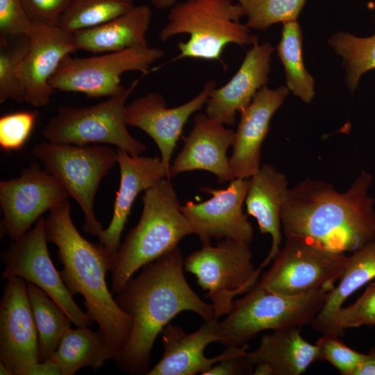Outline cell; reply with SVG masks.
<instances>
[{"instance_id": "obj_1", "label": "cell", "mask_w": 375, "mask_h": 375, "mask_svg": "<svg viewBox=\"0 0 375 375\" xmlns=\"http://www.w3.org/2000/svg\"><path fill=\"white\" fill-rule=\"evenodd\" d=\"M141 269L115 297L132 323L128 338L114 361L119 370L133 375L147 374L156 338L177 315L190 311L204 321L215 317L212 304L188 284L178 246Z\"/></svg>"}, {"instance_id": "obj_2", "label": "cell", "mask_w": 375, "mask_h": 375, "mask_svg": "<svg viewBox=\"0 0 375 375\" xmlns=\"http://www.w3.org/2000/svg\"><path fill=\"white\" fill-rule=\"evenodd\" d=\"M372 181L362 172L344 192L317 180L289 188L281 216L285 238L335 253L360 249L375 239Z\"/></svg>"}, {"instance_id": "obj_3", "label": "cell", "mask_w": 375, "mask_h": 375, "mask_svg": "<svg viewBox=\"0 0 375 375\" xmlns=\"http://www.w3.org/2000/svg\"><path fill=\"white\" fill-rule=\"evenodd\" d=\"M70 208L67 199L49 210L45 219L47 240L58 248V260L62 265L60 273L68 290L72 296L83 297L86 312L117 353L128 338L132 321L117 305L106 281L112 258L101 242H91L81 235Z\"/></svg>"}, {"instance_id": "obj_4", "label": "cell", "mask_w": 375, "mask_h": 375, "mask_svg": "<svg viewBox=\"0 0 375 375\" xmlns=\"http://www.w3.org/2000/svg\"><path fill=\"white\" fill-rule=\"evenodd\" d=\"M137 225L128 233L112 258V293L122 290L143 266L178 247L194 230L180 209L177 193L165 178L144 192Z\"/></svg>"}, {"instance_id": "obj_5", "label": "cell", "mask_w": 375, "mask_h": 375, "mask_svg": "<svg viewBox=\"0 0 375 375\" xmlns=\"http://www.w3.org/2000/svg\"><path fill=\"white\" fill-rule=\"evenodd\" d=\"M244 15L239 3L232 0H185L170 8L167 22L159 33L166 42L170 38L188 33L190 38L180 42L176 59L191 58L220 60L224 47L230 43L243 46L258 39L249 33L247 24L240 23Z\"/></svg>"}, {"instance_id": "obj_6", "label": "cell", "mask_w": 375, "mask_h": 375, "mask_svg": "<svg viewBox=\"0 0 375 375\" xmlns=\"http://www.w3.org/2000/svg\"><path fill=\"white\" fill-rule=\"evenodd\" d=\"M331 290L321 289L298 295L263 288L258 281L238 300L217 326V342L227 347L247 344L260 332L311 324Z\"/></svg>"}, {"instance_id": "obj_7", "label": "cell", "mask_w": 375, "mask_h": 375, "mask_svg": "<svg viewBox=\"0 0 375 375\" xmlns=\"http://www.w3.org/2000/svg\"><path fill=\"white\" fill-rule=\"evenodd\" d=\"M138 83L135 80L122 93L88 107L59 108L45 126L44 137L56 143L110 144L131 156L141 155L146 146L129 133L126 122V101Z\"/></svg>"}, {"instance_id": "obj_8", "label": "cell", "mask_w": 375, "mask_h": 375, "mask_svg": "<svg viewBox=\"0 0 375 375\" xmlns=\"http://www.w3.org/2000/svg\"><path fill=\"white\" fill-rule=\"evenodd\" d=\"M33 153L81 208L85 217L83 230L98 236L103 228L95 217L94 197L101 180L117 162V151L95 144L77 145L47 141L36 144Z\"/></svg>"}, {"instance_id": "obj_9", "label": "cell", "mask_w": 375, "mask_h": 375, "mask_svg": "<svg viewBox=\"0 0 375 375\" xmlns=\"http://www.w3.org/2000/svg\"><path fill=\"white\" fill-rule=\"evenodd\" d=\"M249 244L223 239L215 247L202 245L184 260L185 270L194 274L199 285L207 291L217 319L230 312L238 295L258 281L262 269L253 265Z\"/></svg>"}, {"instance_id": "obj_10", "label": "cell", "mask_w": 375, "mask_h": 375, "mask_svg": "<svg viewBox=\"0 0 375 375\" xmlns=\"http://www.w3.org/2000/svg\"><path fill=\"white\" fill-rule=\"evenodd\" d=\"M165 55L156 47L131 48L91 57L67 56L49 83L56 91L83 93L89 98L112 97L126 88L121 76L126 72L148 74L151 65Z\"/></svg>"}, {"instance_id": "obj_11", "label": "cell", "mask_w": 375, "mask_h": 375, "mask_svg": "<svg viewBox=\"0 0 375 375\" xmlns=\"http://www.w3.org/2000/svg\"><path fill=\"white\" fill-rule=\"evenodd\" d=\"M349 256L286 238L272 267L259 284L265 289L298 295L321 289L331 290L342 275Z\"/></svg>"}, {"instance_id": "obj_12", "label": "cell", "mask_w": 375, "mask_h": 375, "mask_svg": "<svg viewBox=\"0 0 375 375\" xmlns=\"http://www.w3.org/2000/svg\"><path fill=\"white\" fill-rule=\"evenodd\" d=\"M45 219L40 217L33 228L19 239L12 241L1 253L5 265L2 278L19 276L45 292L68 315L76 326H89L93 319L76 303L56 269L49 253Z\"/></svg>"}, {"instance_id": "obj_13", "label": "cell", "mask_w": 375, "mask_h": 375, "mask_svg": "<svg viewBox=\"0 0 375 375\" xmlns=\"http://www.w3.org/2000/svg\"><path fill=\"white\" fill-rule=\"evenodd\" d=\"M69 197L63 185L36 163L23 169L17 178L1 181V238L19 239L44 212Z\"/></svg>"}, {"instance_id": "obj_14", "label": "cell", "mask_w": 375, "mask_h": 375, "mask_svg": "<svg viewBox=\"0 0 375 375\" xmlns=\"http://www.w3.org/2000/svg\"><path fill=\"white\" fill-rule=\"evenodd\" d=\"M249 185V178H234L224 189L202 187L212 197L201 203L187 201L180 209L192 224L202 245L212 239H232L250 244L253 226L243 211Z\"/></svg>"}, {"instance_id": "obj_15", "label": "cell", "mask_w": 375, "mask_h": 375, "mask_svg": "<svg viewBox=\"0 0 375 375\" xmlns=\"http://www.w3.org/2000/svg\"><path fill=\"white\" fill-rule=\"evenodd\" d=\"M39 361L38 334L27 284L22 277L6 279L0 303V362L14 375H29Z\"/></svg>"}, {"instance_id": "obj_16", "label": "cell", "mask_w": 375, "mask_h": 375, "mask_svg": "<svg viewBox=\"0 0 375 375\" xmlns=\"http://www.w3.org/2000/svg\"><path fill=\"white\" fill-rule=\"evenodd\" d=\"M215 88V81L208 80L197 96L174 108H167L163 96L156 92H149L126 105L127 125L140 128L153 140L169 173L172 156L185 124L206 103Z\"/></svg>"}, {"instance_id": "obj_17", "label": "cell", "mask_w": 375, "mask_h": 375, "mask_svg": "<svg viewBox=\"0 0 375 375\" xmlns=\"http://www.w3.org/2000/svg\"><path fill=\"white\" fill-rule=\"evenodd\" d=\"M30 48L17 72L24 92L25 103L44 107L55 90L49 81L62 60L76 50L72 33L59 26L35 25Z\"/></svg>"}, {"instance_id": "obj_18", "label": "cell", "mask_w": 375, "mask_h": 375, "mask_svg": "<svg viewBox=\"0 0 375 375\" xmlns=\"http://www.w3.org/2000/svg\"><path fill=\"white\" fill-rule=\"evenodd\" d=\"M217 323L218 319L213 317L191 333H185L178 325L167 324L162 331V356L147 375H203L212 366L238 353L247 345L227 347L220 354L206 357V347L217 342Z\"/></svg>"}, {"instance_id": "obj_19", "label": "cell", "mask_w": 375, "mask_h": 375, "mask_svg": "<svg viewBox=\"0 0 375 375\" xmlns=\"http://www.w3.org/2000/svg\"><path fill=\"white\" fill-rule=\"evenodd\" d=\"M193 123L184 138L183 149L171 165V178L185 172L203 170L215 174L220 184L234 179L227 151L233 144L235 132L206 113L196 114Z\"/></svg>"}, {"instance_id": "obj_20", "label": "cell", "mask_w": 375, "mask_h": 375, "mask_svg": "<svg viewBox=\"0 0 375 375\" xmlns=\"http://www.w3.org/2000/svg\"><path fill=\"white\" fill-rule=\"evenodd\" d=\"M116 151L120 172L119 187L113 204L111 221L97 236L112 258L120 246L122 233L138 195L162 179L171 178L169 170L158 156H131L119 148Z\"/></svg>"}, {"instance_id": "obj_21", "label": "cell", "mask_w": 375, "mask_h": 375, "mask_svg": "<svg viewBox=\"0 0 375 375\" xmlns=\"http://www.w3.org/2000/svg\"><path fill=\"white\" fill-rule=\"evenodd\" d=\"M289 94L286 86L271 90L260 89L250 104L240 112V119L229 158L233 178H249L261 165V147L271 119Z\"/></svg>"}, {"instance_id": "obj_22", "label": "cell", "mask_w": 375, "mask_h": 375, "mask_svg": "<svg viewBox=\"0 0 375 375\" xmlns=\"http://www.w3.org/2000/svg\"><path fill=\"white\" fill-rule=\"evenodd\" d=\"M252 45L232 78L215 88L206 101V113L224 124L233 125L236 113L243 111L268 82L274 48L268 42L259 44L258 39Z\"/></svg>"}, {"instance_id": "obj_23", "label": "cell", "mask_w": 375, "mask_h": 375, "mask_svg": "<svg viewBox=\"0 0 375 375\" xmlns=\"http://www.w3.org/2000/svg\"><path fill=\"white\" fill-rule=\"evenodd\" d=\"M299 327L272 331L262 336L259 346L249 351L253 375H300L319 360L316 344L306 341Z\"/></svg>"}, {"instance_id": "obj_24", "label": "cell", "mask_w": 375, "mask_h": 375, "mask_svg": "<svg viewBox=\"0 0 375 375\" xmlns=\"http://www.w3.org/2000/svg\"><path fill=\"white\" fill-rule=\"evenodd\" d=\"M288 189L285 175L269 164L261 165L249 178L244 201L247 212L256 219L260 232L272 238L269 251L259 266L261 269L274 260L281 249V216Z\"/></svg>"}, {"instance_id": "obj_25", "label": "cell", "mask_w": 375, "mask_h": 375, "mask_svg": "<svg viewBox=\"0 0 375 375\" xmlns=\"http://www.w3.org/2000/svg\"><path fill=\"white\" fill-rule=\"evenodd\" d=\"M151 17L149 6H135L110 22L72 33L74 47L93 53L148 47L146 33Z\"/></svg>"}, {"instance_id": "obj_26", "label": "cell", "mask_w": 375, "mask_h": 375, "mask_svg": "<svg viewBox=\"0 0 375 375\" xmlns=\"http://www.w3.org/2000/svg\"><path fill=\"white\" fill-rule=\"evenodd\" d=\"M375 278V239L352 253L338 283L328 292L325 303L311 323L322 335L342 336L335 316L343 303L355 292Z\"/></svg>"}, {"instance_id": "obj_27", "label": "cell", "mask_w": 375, "mask_h": 375, "mask_svg": "<svg viewBox=\"0 0 375 375\" xmlns=\"http://www.w3.org/2000/svg\"><path fill=\"white\" fill-rule=\"evenodd\" d=\"M116 355L117 351L99 331L77 326L63 335L49 360L57 366L60 375H74L83 367L97 371Z\"/></svg>"}, {"instance_id": "obj_28", "label": "cell", "mask_w": 375, "mask_h": 375, "mask_svg": "<svg viewBox=\"0 0 375 375\" xmlns=\"http://www.w3.org/2000/svg\"><path fill=\"white\" fill-rule=\"evenodd\" d=\"M27 291L38 334L40 359L45 361L50 359L72 322L42 289L27 283Z\"/></svg>"}, {"instance_id": "obj_29", "label": "cell", "mask_w": 375, "mask_h": 375, "mask_svg": "<svg viewBox=\"0 0 375 375\" xmlns=\"http://www.w3.org/2000/svg\"><path fill=\"white\" fill-rule=\"evenodd\" d=\"M276 51L285 69L288 90L303 102H311L315 96L314 80L303 63L302 33L297 21L283 23Z\"/></svg>"}, {"instance_id": "obj_30", "label": "cell", "mask_w": 375, "mask_h": 375, "mask_svg": "<svg viewBox=\"0 0 375 375\" xmlns=\"http://www.w3.org/2000/svg\"><path fill=\"white\" fill-rule=\"evenodd\" d=\"M134 6V0H73L58 26L72 33L110 22Z\"/></svg>"}, {"instance_id": "obj_31", "label": "cell", "mask_w": 375, "mask_h": 375, "mask_svg": "<svg viewBox=\"0 0 375 375\" xmlns=\"http://www.w3.org/2000/svg\"><path fill=\"white\" fill-rule=\"evenodd\" d=\"M328 43L343 58L347 83L352 93L363 74L375 69V34L359 38L347 33H337L331 37Z\"/></svg>"}, {"instance_id": "obj_32", "label": "cell", "mask_w": 375, "mask_h": 375, "mask_svg": "<svg viewBox=\"0 0 375 375\" xmlns=\"http://www.w3.org/2000/svg\"><path fill=\"white\" fill-rule=\"evenodd\" d=\"M31 45L29 35L0 38V103L13 100L25 102L17 69Z\"/></svg>"}, {"instance_id": "obj_33", "label": "cell", "mask_w": 375, "mask_h": 375, "mask_svg": "<svg viewBox=\"0 0 375 375\" xmlns=\"http://www.w3.org/2000/svg\"><path fill=\"white\" fill-rule=\"evenodd\" d=\"M250 28L265 30L278 22L297 21L306 0H238Z\"/></svg>"}, {"instance_id": "obj_34", "label": "cell", "mask_w": 375, "mask_h": 375, "mask_svg": "<svg viewBox=\"0 0 375 375\" xmlns=\"http://www.w3.org/2000/svg\"><path fill=\"white\" fill-rule=\"evenodd\" d=\"M37 111H19L0 118V147L6 152L21 149L31 134Z\"/></svg>"}, {"instance_id": "obj_35", "label": "cell", "mask_w": 375, "mask_h": 375, "mask_svg": "<svg viewBox=\"0 0 375 375\" xmlns=\"http://www.w3.org/2000/svg\"><path fill=\"white\" fill-rule=\"evenodd\" d=\"M335 324L342 335L347 328L375 326V281L369 283L353 303L340 308L335 316Z\"/></svg>"}, {"instance_id": "obj_36", "label": "cell", "mask_w": 375, "mask_h": 375, "mask_svg": "<svg viewBox=\"0 0 375 375\" xmlns=\"http://www.w3.org/2000/svg\"><path fill=\"white\" fill-rule=\"evenodd\" d=\"M315 344L319 360L328 362L342 375H355L364 353L347 346L338 337L322 335Z\"/></svg>"}, {"instance_id": "obj_37", "label": "cell", "mask_w": 375, "mask_h": 375, "mask_svg": "<svg viewBox=\"0 0 375 375\" xmlns=\"http://www.w3.org/2000/svg\"><path fill=\"white\" fill-rule=\"evenodd\" d=\"M34 28L21 0H0V38L30 36Z\"/></svg>"}, {"instance_id": "obj_38", "label": "cell", "mask_w": 375, "mask_h": 375, "mask_svg": "<svg viewBox=\"0 0 375 375\" xmlns=\"http://www.w3.org/2000/svg\"><path fill=\"white\" fill-rule=\"evenodd\" d=\"M73 0H21L35 25L58 26Z\"/></svg>"}, {"instance_id": "obj_39", "label": "cell", "mask_w": 375, "mask_h": 375, "mask_svg": "<svg viewBox=\"0 0 375 375\" xmlns=\"http://www.w3.org/2000/svg\"><path fill=\"white\" fill-rule=\"evenodd\" d=\"M247 344L238 353L216 363L203 375H250L253 374L254 367L251 362Z\"/></svg>"}, {"instance_id": "obj_40", "label": "cell", "mask_w": 375, "mask_h": 375, "mask_svg": "<svg viewBox=\"0 0 375 375\" xmlns=\"http://www.w3.org/2000/svg\"><path fill=\"white\" fill-rule=\"evenodd\" d=\"M355 375H375V346L363 358Z\"/></svg>"}, {"instance_id": "obj_41", "label": "cell", "mask_w": 375, "mask_h": 375, "mask_svg": "<svg viewBox=\"0 0 375 375\" xmlns=\"http://www.w3.org/2000/svg\"><path fill=\"white\" fill-rule=\"evenodd\" d=\"M153 5L158 9L170 8L178 0H151Z\"/></svg>"}, {"instance_id": "obj_42", "label": "cell", "mask_w": 375, "mask_h": 375, "mask_svg": "<svg viewBox=\"0 0 375 375\" xmlns=\"http://www.w3.org/2000/svg\"><path fill=\"white\" fill-rule=\"evenodd\" d=\"M0 374L1 375H13L11 370L1 362H0Z\"/></svg>"}]
</instances>
